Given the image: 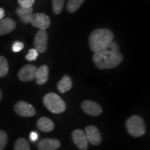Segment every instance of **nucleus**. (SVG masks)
<instances>
[{
	"instance_id": "nucleus-7",
	"label": "nucleus",
	"mask_w": 150,
	"mask_h": 150,
	"mask_svg": "<svg viewBox=\"0 0 150 150\" xmlns=\"http://www.w3.org/2000/svg\"><path fill=\"white\" fill-rule=\"evenodd\" d=\"M30 22L34 27H36L39 29L46 30L50 27L51 20L45 14L36 13L33 14Z\"/></svg>"
},
{
	"instance_id": "nucleus-4",
	"label": "nucleus",
	"mask_w": 150,
	"mask_h": 150,
	"mask_svg": "<svg viewBox=\"0 0 150 150\" xmlns=\"http://www.w3.org/2000/svg\"><path fill=\"white\" fill-rule=\"evenodd\" d=\"M126 126L129 134L134 137L142 136L146 132L144 120L138 115L131 116L127 120Z\"/></svg>"
},
{
	"instance_id": "nucleus-23",
	"label": "nucleus",
	"mask_w": 150,
	"mask_h": 150,
	"mask_svg": "<svg viewBox=\"0 0 150 150\" xmlns=\"http://www.w3.org/2000/svg\"><path fill=\"white\" fill-rule=\"evenodd\" d=\"M38 56V52L35 49H31L26 56V59L29 61H33L37 59Z\"/></svg>"
},
{
	"instance_id": "nucleus-22",
	"label": "nucleus",
	"mask_w": 150,
	"mask_h": 150,
	"mask_svg": "<svg viewBox=\"0 0 150 150\" xmlns=\"http://www.w3.org/2000/svg\"><path fill=\"white\" fill-rule=\"evenodd\" d=\"M8 136L6 133L2 130H0V150H3L7 145Z\"/></svg>"
},
{
	"instance_id": "nucleus-2",
	"label": "nucleus",
	"mask_w": 150,
	"mask_h": 150,
	"mask_svg": "<svg viewBox=\"0 0 150 150\" xmlns=\"http://www.w3.org/2000/svg\"><path fill=\"white\" fill-rule=\"evenodd\" d=\"M114 35L108 29H98L91 33L89 38L90 48L94 52L108 46L113 40Z\"/></svg>"
},
{
	"instance_id": "nucleus-10",
	"label": "nucleus",
	"mask_w": 150,
	"mask_h": 150,
	"mask_svg": "<svg viewBox=\"0 0 150 150\" xmlns=\"http://www.w3.org/2000/svg\"><path fill=\"white\" fill-rule=\"evenodd\" d=\"M81 108L86 113L91 116H98L102 112L100 105L91 100L83 101L81 104Z\"/></svg>"
},
{
	"instance_id": "nucleus-8",
	"label": "nucleus",
	"mask_w": 150,
	"mask_h": 150,
	"mask_svg": "<svg viewBox=\"0 0 150 150\" xmlns=\"http://www.w3.org/2000/svg\"><path fill=\"white\" fill-rule=\"evenodd\" d=\"M73 142L81 150H86L88 147V141L85 132L81 129H75L72 134Z\"/></svg>"
},
{
	"instance_id": "nucleus-11",
	"label": "nucleus",
	"mask_w": 150,
	"mask_h": 150,
	"mask_svg": "<svg viewBox=\"0 0 150 150\" xmlns=\"http://www.w3.org/2000/svg\"><path fill=\"white\" fill-rule=\"evenodd\" d=\"M86 135L88 141L93 145H98L102 142V135L96 127L90 125L86 128Z\"/></svg>"
},
{
	"instance_id": "nucleus-6",
	"label": "nucleus",
	"mask_w": 150,
	"mask_h": 150,
	"mask_svg": "<svg viewBox=\"0 0 150 150\" xmlns=\"http://www.w3.org/2000/svg\"><path fill=\"white\" fill-rule=\"evenodd\" d=\"M48 43V35L45 30L40 29L35 36L34 45L39 53H45L47 51Z\"/></svg>"
},
{
	"instance_id": "nucleus-16",
	"label": "nucleus",
	"mask_w": 150,
	"mask_h": 150,
	"mask_svg": "<svg viewBox=\"0 0 150 150\" xmlns=\"http://www.w3.org/2000/svg\"><path fill=\"white\" fill-rule=\"evenodd\" d=\"M38 128L43 132H50L54 129V124L51 119L47 117L40 118L37 122Z\"/></svg>"
},
{
	"instance_id": "nucleus-5",
	"label": "nucleus",
	"mask_w": 150,
	"mask_h": 150,
	"mask_svg": "<svg viewBox=\"0 0 150 150\" xmlns=\"http://www.w3.org/2000/svg\"><path fill=\"white\" fill-rule=\"evenodd\" d=\"M15 112L22 117H32L35 115V110L33 106L24 101H19L14 107Z\"/></svg>"
},
{
	"instance_id": "nucleus-19",
	"label": "nucleus",
	"mask_w": 150,
	"mask_h": 150,
	"mask_svg": "<svg viewBox=\"0 0 150 150\" xmlns=\"http://www.w3.org/2000/svg\"><path fill=\"white\" fill-rule=\"evenodd\" d=\"M85 0H68L67 4V9L69 12L74 13L79 8Z\"/></svg>"
},
{
	"instance_id": "nucleus-12",
	"label": "nucleus",
	"mask_w": 150,
	"mask_h": 150,
	"mask_svg": "<svg viewBox=\"0 0 150 150\" xmlns=\"http://www.w3.org/2000/svg\"><path fill=\"white\" fill-rule=\"evenodd\" d=\"M61 147V142L54 138H45L39 142V150H56Z\"/></svg>"
},
{
	"instance_id": "nucleus-26",
	"label": "nucleus",
	"mask_w": 150,
	"mask_h": 150,
	"mask_svg": "<svg viewBox=\"0 0 150 150\" xmlns=\"http://www.w3.org/2000/svg\"><path fill=\"white\" fill-rule=\"evenodd\" d=\"M38 134L37 132L32 131V132L30 134V140H31L32 142L36 141L38 140Z\"/></svg>"
},
{
	"instance_id": "nucleus-14",
	"label": "nucleus",
	"mask_w": 150,
	"mask_h": 150,
	"mask_svg": "<svg viewBox=\"0 0 150 150\" xmlns=\"http://www.w3.org/2000/svg\"><path fill=\"white\" fill-rule=\"evenodd\" d=\"M17 14L24 23L28 24L31 22V18L33 16V7L29 8H24L22 6H19L16 10Z\"/></svg>"
},
{
	"instance_id": "nucleus-27",
	"label": "nucleus",
	"mask_w": 150,
	"mask_h": 150,
	"mask_svg": "<svg viewBox=\"0 0 150 150\" xmlns=\"http://www.w3.org/2000/svg\"><path fill=\"white\" fill-rule=\"evenodd\" d=\"M5 16L4 10L2 8H0V20H1Z\"/></svg>"
},
{
	"instance_id": "nucleus-20",
	"label": "nucleus",
	"mask_w": 150,
	"mask_h": 150,
	"mask_svg": "<svg viewBox=\"0 0 150 150\" xmlns=\"http://www.w3.org/2000/svg\"><path fill=\"white\" fill-rule=\"evenodd\" d=\"M8 72V63L4 56H0V77H4Z\"/></svg>"
},
{
	"instance_id": "nucleus-25",
	"label": "nucleus",
	"mask_w": 150,
	"mask_h": 150,
	"mask_svg": "<svg viewBox=\"0 0 150 150\" xmlns=\"http://www.w3.org/2000/svg\"><path fill=\"white\" fill-rule=\"evenodd\" d=\"M35 0H18V4L20 6L24 7V8H29L32 7Z\"/></svg>"
},
{
	"instance_id": "nucleus-28",
	"label": "nucleus",
	"mask_w": 150,
	"mask_h": 150,
	"mask_svg": "<svg viewBox=\"0 0 150 150\" xmlns=\"http://www.w3.org/2000/svg\"><path fill=\"white\" fill-rule=\"evenodd\" d=\"M1 99H2V92L0 90V102H1Z\"/></svg>"
},
{
	"instance_id": "nucleus-15",
	"label": "nucleus",
	"mask_w": 150,
	"mask_h": 150,
	"mask_svg": "<svg viewBox=\"0 0 150 150\" xmlns=\"http://www.w3.org/2000/svg\"><path fill=\"white\" fill-rule=\"evenodd\" d=\"M49 76V67L47 65H43L37 68L35 79L39 85H43L47 81Z\"/></svg>"
},
{
	"instance_id": "nucleus-21",
	"label": "nucleus",
	"mask_w": 150,
	"mask_h": 150,
	"mask_svg": "<svg viewBox=\"0 0 150 150\" xmlns=\"http://www.w3.org/2000/svg\"><path fill=\"white\" fill-rule=\"evenodd\" d=\"M65 0H52L53 3V11L56 14L61 13L63 11Z\"/></svg>"
},
{
	"instance_id": "nucleus-18",
	"label": "nucleus",
	"mask_w": 150,
	"mask_h": 150,
	"mask_svg": "<svg viewBox=\"0 0 150 150\" xmlns=\"http://www.w3.org/2000/svg\"><path fill=\"white\" fill-rule=\"evenodd\" d=\"M14 150H30V145L27 139L20 138L15 142Z\"/></svg>"
},
{
	"instance_id": "nucleus-13",
	"label": "nucleus",
	"mask_w": 150,
	"mask_h": 150,
	"mask_svg": "<svg viewBox=\"0 0 150 150\" xmlns=\"http://www.w3.org/2000/svg\"><path fill=\"white\" fill-rule=\"evenodd\" d=\"M16 23L13 19L6 18L0 21V35L8 34L15 29Z\"/></svg>"
},
{
	"instance_id": "nucleus-24",
	"label": "nucleus",
	"mask_w": 150,
	"mask_h": 150,
	"mask_svg": "<svg viewBox=\"0 0 150 150\" xmlns=\"http://www.w3.org/2000/svg\"><path fill=\"white\" fill-rule=\"evenodd\" d=\"M24 43L22 42H20V41H15L12 45V50L13 52H19L22 51L24 48Z\"/></svg>"
},
{
	"instance_id": "nucleus-17",
	"label": "nucleus",
	"mask_w": 150,
	"mask_h": 150,
	"mask_svg": "<svg viewBox=\"0 0 150 150\" xmlns=\"http://www.w3.org/2000/svg\"><path fill=\"white\" fill-rule=\"evenodd\" d=\"M72 81L71 78L67 75L63 76L61 81L58 83L57 87L60 93H65L72 88Z\"/></svg>"
},
{
	"instance_id": "nucleus-1",
	"label": "nucleus",
	"mask_w": 150,
	"mask_h": 150,
	"mask_svg": "<svg viewBox=\"0 0 150 150\" xmlns=\"http://www.w3.org/2000/svg\"><path fill=\"white\" fill-rule=\"evenodd\" d=\"M93 60L98 69H112L122 62L123 55L120 51L117 43L112 41L106 47L95 52Z\"/></svg>"
},
{
	"instance_id": "nucleus-3",
	"label": "nucleus",
	"mask_w": 150,
	"mask_h": 150,
	"mask_svg": "<svg viewBox=\"0 0 150 150\" xmlns=\"http://www.w3.org/2000/svg\"><path fill=\"white\" fill-rule=\"evenodd\" d=\"M43 103L45 107L53 113H61L66 109V104L63 99L54 93L47 94L43 98Z\"/></svg>"
},
{
	"instance_id": "nucleus-9",
	"label": "nucleus",
	"mask_w": 150,
	"mask_h": 150,
	"mask_svg": "<svg viewBox=\"0 0 150 150\" xmlns=\"http://www.w3.org/2000/svg\"><path fill=\"white\" fill-rule=\"evenodd\" d=\"M38 67L33 65H26L18 72V78L22 81L27 82L33 80Z\"/></svg>"
}]
</instances>
